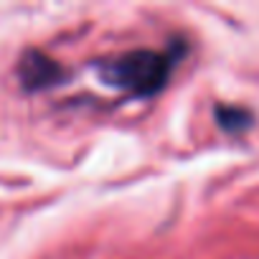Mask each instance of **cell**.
Listing matches in <instances>:
<instances>
[{
  "label": "cell",
  "instance_id": "2",
  "mask_svg": "<svg viewBox=\"0 0 259 259\" xmlns=\"http://www.w3.org/2000/svg\"><path fill=\"white\" fill-rule=\"evenodd\" d=\"M18 74H21V81H23L26 89H44V87H49V84L56 81L59 66L49 56H44L38 51H28L21 59Z\"/></svg>",
  "mask_w": 259,
  "mask_h": 259
},
{
  "label": "cell",
  "instance_id": "1",
  "mask_svg": "<svg viewBox=\"0 0 259 259\" xmlns=\"http://www.w3.org/2000/svg\"><path fill=\"white\" fill-rule=\"evenodd\" d=\"M170 74V59L158 51H130L104 66L107 81L133 92V94H155Z\"/></svg>",
  "mask_w": 259,
  "mask_h": 259
}]
</instances>
